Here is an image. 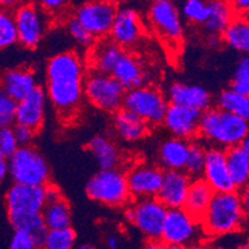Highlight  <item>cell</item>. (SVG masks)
<instances>
[{
  "instance_id": "obj_1",
  "label": "cell",
  "mask_w": 249,
  "mask_h": 249,
  "mask_svg": "<svg viewBox=\"0 0 249 249\" xmlns=\"http://www.w3.org/2000/svg\"><path fill=\"white\" fill-rule=\"evenodd\" d=\"M86 65L77 52L52 56L46 65V97L63 122L74 119L83 99Z\"/></svg>"
},
{
  "instance_id": "obj_2",
  "label": "cell",
  "mask_w": 249,
  "mask_h": 249,
  "mask_svg": "<svg viewBox=\"0 0 249 249\" xmlns=\"http://www.w3.org/2000/svg\"><path fill=\"white\" fill-rule=\"evenodd\" d=\"M247 211L238 190L214 192L207 210L200 219L207 238L222 237L238 232L246 223Z\"/></svg>"
},
{
  "instance_id": "obj_3",
  "label": "cell",
  "mask_w": 249,
  "mask_h": 249,
  "mask_svg": "<svg viewBox=\"0 0 249 249\" xmlns=\"http://www.w3.org/2000/svg\"><path fill=\"white\" fill-rule=\"evenodd\" d=\"M248 119L218 107L211 106L200 115L197 137L213 146L222 149L234 146L248 137Z\"/></svg>"
},
{
  "instance_id": "obj_4",
  "label": "cell",
  "mask_w": 249,
  "mask_h": 249,
  "mask_svg": "<svg viewBox=\"0 0 249 249\" xmlns=\"http://www.w3.org/2000/svg\"><path fill=\"white\" fill-rule=\"evenodd\" d=\"M86 194L92 201L109 207H125L133 201L126 173L119 167L99 170L86 185Z\"/></svg>"
},
{
  "instance_id": "obj_5",
  "label": "cell",
  "mask_w": 249,
  "mask_h": 249,
  "mask_svg": "<svg viewBox=\"0 0 249 249\" xmlns=\"http://www.w3.org/2000/svg\"><path fill=\"white\" fill-rule=\"evenodd\" d=\"M205 237L200 221L192 217L182 207L167 210L160 235V247H195L202 243Z\"/></svg>"
},
{
  "instance_id": "obj_6",
  "label": "cell",
  "mask_w": 249,
  "mask_h": 249,
  "mask_svg": "<svg viewBox=\"0 0 249 249\" xmlns=\"http://www.w3.org/2000/svg\"><path fill=\"white\" fill-rule=\"evenodd\" d=\"M167 208L156 197L134 200L125 206L126 221L130 222L150 242V247H160V235L166 217Z\"/></svg>"
},
{
  "instance_id": "obj_7",
  "label": "cell",
  "mask_w": 249,
  "mask_h": 249,
  "mask_svg": "<svg viewBox=\"0 0 249 249\" xmlns=\"http://www.w3.org/2000/svg\"><path fill=\"white\" fill-rule=\"evenodd\" d=\"M8 159L9 175L14 182L45 186L51 180L49 162L35 146H19Z\"/></svg>"
},
{
  "instance_id": "obj_8",
  "label": "cell",
  "mask_w": 249,
  "mask_h": 249,
  "mask_svg": "<svg viewBox=\"0 0 249 249\" xmlns=\"http://www.w3.org/2000/svg\"><path fill=\"white\" fill-rule=\"evenodd\" d=\"M125 88L110 73L92 71L86 73L83 96L93 107L107 113L117 112L123 107Z\"/></svg>"
},
{
  "instance_id": "obj_9",
  "label": "cell",
  "mask_w": 249,
  "mask_h": 249,
  "mask_svg": "<svg viewBox=\"0 0 249 249\" xmlns=\"http://www.w3.org/2000/svg\"><path fill=\"white\" fill-rule=\"evenodd\" d=\"M167 106L166 96L153 86L142 85L125 90L124 94L123 107L145 121L150 128L162 123Z\"/></svg>"
},
{
  "instance_id": "obj_10",
  "label": "cell",
  "mask_w": 249,
  "mask_h": 249,
  "mask_svg": "<svg viewBox=\"0 0 249 249\" xmlns=\"http://www.w3.org/2000/svg\"><path fill=\"white\" fill-rule=\"evenodd\" d=\"M14 11L18 42L28 50L40 46L52 20L35 1H24Z\"/></svg>"
},
{
  "instance_id": "obj_11",
  "label": "cell",
  "mask_w": 249,
  "mask_h": 249,
  "mask_svg": "<svg viewBox=\"0 0 249 249\" xmlns=\"http://www.w3.org/2000/svg\"><path fill=\"white\" fill-rule=\"evenodd\" d=\"M117 10V0H88L76 9L73 17L99 40L109 36Z\"/></svg>"
},
{
  "instance_id": "obj_12",
  "label": "cell",
  "mask_w": 249,
  "mask_h": 249,
  "mask_svg": "<svg viewBox=\"0 0 249 249\" xmlns=\"http://www.w3.org/2000/svg\"><path fill=\"white\" fill-rule=\"evenodd\" d=\"M149 24L154 33L165 44L173 47L178 46L183 37V25L181 13L175 1H159L151 3L148 11Z\"/></svg>"
},
{
  "instance_id": "obj_13",
  "label": "cell",
  "mask_w": 249,
  "mask_h": 249,
  "mask_svg": "<svg viewBox=\"0 0 249 249\" xmlns=\"http://www.w3.org/2000/svg\"><path fill=\"white\" fill-rule=\"evenodd\" d=\"M8 216L40 213L46 203L45 186L14 182L5 195Z\"/></svg>"
},
{
  "instance_id": "obj_14",
  "label": "cell",
  "mask_w": 249,
  "mask_h": 249,
  "mask_svg": "<svg viewBox=\"0 0 249 249\" xmlns=\"http://www.w3.org/2000/svg\"><path fill=\"white\" fill-rule=\"evenodd\" d=\"M144 35L142 18L135 9L124 6L118 8L110 29V40L123 50L134 49Z\"/></svg>"
},
{
  "instance_id": "obj_15",
  "label": "cell",
  "mask_w": 249,
  "mask_h": 249,
  "mask_svg": "<svg viewBox=\"0 0 249 249\" xmlns=\"http://www.w3.org/2000/svg\"><path fill=\"white\" fill-rule=\"evenodd\" d=\"M164 169L158 165L137 164L126 173L129 192L133 200L156 197L161 186Z\"/></svg>"
},
{
  "instance_id": "obj_16",
  "label": "cell",
  "mask_w": 249,
  "mask_h": 249,
  "mask_svg": "<svg viewBox=\"0 0 249 249\" xmlns=\"http://www.w3.org/2000/svg\"><path fill=\"white\" fill-rule=\"evenodd\" d=\"M201 113L194 108L169 103L161 124L173 137L192 140L197 137Z\"/></svg>"
},
{
  "instance_id": "obj_17",
  "label": "cell",
  "mask_w": 249,
  "mask_h": 249,
  "mask_svg": "<svg viewBox=\"0 0 249 249\" xmlns=\"http://www.w3.org/2000/svg\"><path fill=\"white\" fill-rule=\"evenodd\" d=\"M201 178L210 185L214 192H226L235 190L231 178L226 159V149L218 146L206 148L205 164Z\"/></svg>"
},
{
  "instance_id": "obj_18",
  "label": "cell",
  "mask_w": 249,
  "mask_h": 249,
  "mask_svg": "<svg viewBox=\"0 0 249 249\" xmlns=\"http://www.w3.org/2000/svg\"><path fill=\"white\" fill-rule=\"evenodd\" d=\"M46 92L40 86H36L28 96L17 102L15 123L26 125L38 133L44 126L46 115Z\"/></svg>"
},
{
  "instance_id": "obj_19",
  "label": "cell",
  "mask_w": 249,
  "mask_h": 249,
  "mask_svg": "<svg viewBox=\"0 0 249 249\" xmlns=\"http://www.w3.org/2000/svg\"><path fill=\"white\" fill-rule=\"evenodd\" d=\"M191 180L183 170H164L161 186L156 198L167 210L182 207Z\"/></svg>"
},
{
  "instance_id": "obj_20",
  "label": "cell",
  "mask_w": 249,
  "mask_h": 249,
  "mask_svg": "<svg viewBox=\"0 0 249 249\" xmlns=\"http://www.w3.org/2000/svg\"><path fill=\"white\" fill-rule=\"evenodd\" d=\"M36 86V73L30 67L8 70L0 76V92L17 102L28 96Z\"/></svg>"
},
{
  "instance_id": "obj_21",
  "label": "cell",
  "mask_w": 249,
  "mask_h": 249,
  "mask_svg": "<svg viewBox=\"0 0 249 249\" xmlns=\"http://www.w3.org/2000/svg\"><path fill=\"white\" fill-rule=\"evenodd\" d=\"M166 98L169 103L180 104L200 112L212 106V96L206 88L181 82H175L170 86Z\"/></svg>"
},
{
  "instance_id": "obj_22",
  "label": "cell",
  "mask_w": 249,
  "mask_h": 249,
  "mask_svg": "<svg viewBox=\"0 0 249 249\" xmlns=\"http://www.w3.org/2000/svg\"><path fill=\"white\" fill-rule=\"evenodd\" d=\"M228 171L235 190L248 187L249 181V138H244L239 144L226 149Z\"/></svg>"
},
{
  "instance_id": "obj_23",
  "label": "cell",
  "mask_w": 249,
  "mask_h": 249,
  "mask_svg": "<svg viewBox=\"0 0 249 249\" xmlns=\"http://www.w3.org/2000/svg\"><path fill=\"white\" fill-rule=\"evenodd\" d=\"M113 114H114L113 125H114L115 133L124 142H138V140L144 139L150 132L149 124L126 108H119Z\"/></svg>"
},
{
  "instance_id": "obj_24",
  "label": "cell",
  "mask_w": 249,
  "mask_h": 249,
  "mask_svg": "<svg viewBox=\"0 0 249 249\" xmlns=\"http://www.w3.org/2000/svg\"><path fill=\"white\" fill-rule=\"evenodd\" d=\"M89 49L88 62L90 67L94 71L103 72V73H112L115 63L124 53V50L119 45L107 37L99 38L98 41L96 40V42Z\"/></svg>"
},
{
  "instance_id": "obj_25",
  "label": "cell",
  "mask_w": 249,
  "mask_h": 249,
  "mask_svg": "<svg viewBox=\"0 0 249 249\" xmlns=\"http://www.w3.org/2000/svg\"><path fill=\"white\" fill-rule=\"evenodd\" d=\"M110 74L125 88V90L144 85L146 77L142 61L132 53H126L125 51L115 63Z\"/></svg>"
},
{
  "instance_id": "obj_26",
  "label": "cell",
  "mask_w": 249,
  "mask_h": 249,
  "mask_svg": "<svg viewBox=\"0 0 249 249\" xmlns=\"http://www.w3.org/2000/svg\"><path fill=\"white\" fill-rule=\"evenodd\" d=\"M214 191L202 178H195L190 182L189 191L182 208L200 221L213 197Z\"/></svg>"
},
{
  "instance_id": "obj_27",
  "label": "cell",
  "mask_w": 249,
  "mask_h": 249,
  "mask_svg": "<svg viewBox=\"0 0 249 249\" xmlns=\"http://www.w3.org/2000/svg\"><path fill=\"white\" fill-rule=\"evenodd\" d=\"M190 142L171 137L162 142L159 148V166L164 170H183L189 154Z\"/></svg>"
},
{
  "instance_id": "obj_28",
  "label": "cell",
  "mask_w": 249,
  "mask_h": 249,
  "mask_svg": "<svg viewBox=\"0 0 249 249\" xmlns=\"http://www.w3.org/2000/svg\"><path fill=\"white\" fill-rule=\"evenodd\" d=\"M87 148L94 156L101 169H112L119 167L121 165V151L108 137L96 135L88 142Z\"/></svg>"
},
{
  "instance_id": "obj_29",
  "label": "cell",
  "mask_w": 249,
  "mask_h": 249,
  "mask_svg": "<svg viewBox=\"0 0 249 249\" xmlns=\"http://www.w3.org/2000/svg\"><path fill=\"white\" fill-rule=\"evenodd\" d=\"M208 17L202 24L206 33L222 34L237 15L230 0H208Z\"/></svg>"
},
{
  "instance_id": "obj_30",
  "label": "cell",
  "mask_w": 249,
  "mask_h": 249,
  "mask_svg": "<svg viewBox=\"0 0 249 249\" xmlns=\"http://www.w3.org/2000/svg\"><path fill=\"white\" fill-rule=\"evenodd\" d=\"M41 214L47 230L66 228L71 227L72 225L71 206L65 196H61L56 200L46 201Z\"/></svg>"
},
{
  "instance_id": "obj_31",
  "label": "cell",
  "mask_w": 249,
  "mask_h": 249,
  "mask_svg": "<svg viewBox=\"0 0 249 249\" xmlns=\"http://www.w3.org/2000/svg\"><path fill=\"white\" fill-rule=\"evenodd\" d=\"M222 41L227 46L242 53L249 51V22L247 17L235 15L222 31Z\"/></svg>"
},
{
  "instance_id": "obj_32",
  "label": "cell",
  "mask_w": 249,
  "mask_h": 249,
  "mask_svg": "<svg viewBox=\"0 0 249 249\" xmlns=\"http://www.w3.org/2000/svg\"><path fill=\"white\" fill-rule=\"evenodd\" d=\"M10 225L14 230H21L31 235L35 241L36 248H44L47 227L45 225L41 212L40 213H26L18 216H9Z\"/></svg>"
},
{
  "instance_id": "obj_33",
  "label": "cell",
  "mask_w": 249,
  "mask_h": 249,
  "mask_svg": "<svg viewBox=\"0 0 249 249\" xmlns=\"http://www.w3.org/2000/svg\"><path fill=\"white\" fill-rule=\"evenodd\" d=\"M216 104L219 109L249 119V96L247 94L238 93L232 88H227L219 92Z\"/></svg>"
},
{
  "instance_id": "obj_34",
  "label": "cell",
  "mask_w": 249,
  "mask_h": 249,
  "mask_svg": "<svg viewBox=\"0 0 249 249\" xmlns=\"http://www.w3.org/2000/svg\"><path fill=\"white\" fill-rule=\"evenodd\" d=\"M18 44L14 11L0 8V51Z\"/></svg>"
},
{
  "instance_id": "obj_35",
  "label": "cell",
  "mask_w": 249,
  "mask_h": 249,
  "mask_svg": "<svg viewBox=\"0 0 249 249\" xmlns=\"http://www.w3.org/2000/svg\"><path fill=\"white\" fill-rule=\"evenodd\" d=\"M77 242V234L71 227L49 230L45 237L44 248L46 249H72Z\"/></svg>"
},
{
  "instance_id": "obj_36",
  "label": "cell",
  "mask_w": 249,
  "mask_h": 249,
  "mask_svg": "<svg viewBox=\"0 0 249 249\" xmlns=\"http://www.w3.org/2000/svg\"><path fill=\"white\" fill-rule=\"evenodd\" d=\"M206 156V146L201 142H190L189 154L183 171L187 174L191 178H201L203 170V164H205Z\"/></svg>"
},
{
  "instance_id": "obj_37",
  "label": "cell",
  "mask_w": 249,
  "mask_h": 249,
  "mask_svg": "<svg viewBox=\"0 0 249 249\" xmlns=\"http://www.w3.org/2000/svg\"><path fill=\"white\" fill-rule=\"evenodd\" d=\"M208 0H183L182 11L186 21L195 25H202L208 17Z\"/></svg>"
},
{
  "instance_id": "obj_38",
  "label": "cell",
  "mask_w": 249,
  "mask_h": 249,
  "mask_svg": "<svg viewBox=\"0 0 249 249\" xmlns=\"http://www.w3.org/2000/svg\"><path fill=\"white\" fill-rule=\"evenodd\" d=\"M230 88L238 93L249 96V58L247 55H244L239 60L238 65L235 67L234 76H233Z\"/></svg>"
},
{
  "instance_id": "obj_39",
  "label": "cell",
  "mask_w": 249,
  "mask_h": 249,
  "mask_svg": "<svg viewBox=\"0 0 249 249\" xmlns=\"http://www.w3.org/2000/svg\"><path fill=\"white\" fill-rule=\"evenodd\" d=\"M66 28L70 36L73 38L74 41L78 45H81V46L86 47V49H89L96 42V38L92 36V34L74 17L69 18L66 20Z\"/></svg>"
},
{
  "instance_id": "obj_40",
  "label": "cell",
  "mask_w": 249,
  "mask_h": 249,
  "mask_svg": "<svg viewBox=\"0 0 249 249\" xmlns=\"http://www.w3.org/2000/svg\"><path fill=\"white\" fill-rule=\"evenodd\" d=\"M15 114H17V101L0 92V128L14 125Z\"/></svg>"
},
{
  "instance_id": "obj_41",
  "label": "cell",
  "mask_w": 249,
  "mask_h": 249,
  "mask_svg": "<svg viewBox=\"0 0 249 249\" xmlns=\"http://www.w3.org/2000/svg\"><path fill=\"white\" fill-rule=\"evenodd\" d=\"M35 3L49 15L50 19H57L65 15L70 0H35Z\"/></svg>"
},
{
  "instance_id": "obj_42",
  "label": "cell",
  "mask_w": 249,
  "mask_h": 249,
  "mask_svg": "<svg viewBox=\"0 0 249 249\" xmlns=\"http://www.w3.org/2000/svg\"><path fill=\"white\" fill-rule=\"evenodd\" d=\"M18 148H19V144L15 138L13 126L0 128V153L9 158L17 151Z\"/></svg>"
},
{
  "instance_id": "obj_43",
  "label": "cell",
  "mask_w": 249,
  "mask_h": 249,
  "mask_svg": "<svg viewBox=\"0 0 249 249\" xmlns=\"http://www.w3.org/2000/svg\"><path fill=\"white\" fill-rule=\"evenodd\" d=\"M11 249H35L36 244L29 233L21 230H14V234L10 241Z\"/></svg>"
},
{
  "instance_id": "obj_44",
  "label": "cell",
  "mask_w": 249,
  "mask_h": 249,
  "mask_svg": "<svg viewBox=\"0 0 249 249\" xmlns=\"http://www.w3.org/2000/svg\"><path fill=\"white\" fill-rule=\"evenodd\" d=\"M13 129H14V134L15 138H17V142L19 144V146H26L31 145L33 144V140L35 139L36 134L37 133L34 132L33 129L29 128L26 125H21V124L15 123L13 125Z\"/></svg>"
},
{
  "instance_id": "obj_45",
  "label": "cell",
  "mask_w": 249,
  "mask_h": 249,
  "mask_svg": "<svg viewBox=\"0 0 249 249\" xmlns=\"http://www.w3.org/2000/svg\"><path fill=\"white\" fill-rule=\"evenodd\" d=\"M234 9L235 14L247 17L249 10V0H230Z\"/></svg>"
},
{
  "instance_id": "obj_46",
  "label": "cell",
  "mask_w": 249,
  "mask_h": 249,
  "mask_svg": "<svg viewBox=\"0 0 249 249\" xmlns=\"http://www.w3.org/2000/svg\"><path fill=\"white\" fill-rule=\"evenodd\" d=\"M9 175V159L0 153V185L5 181Z\"/></svg>"
},
{
  "instance_id": "obj_47",
  "label": "cell",
  "mask_w": 249,
  "mask_h": 249,
  "mask_svg": "<svg viewBox=\"0 0 249 249\" xmlns=\"http://www.w3.org/2000/svg\"><path fill=\"white\" fill-rule=\"evenodd\" d=\"M206 44L211 47V49H218V47L223 44L221 34L207 33V36H206Z\"/></svg>"
},
{
  "instance_id": "obj_48",
  "label": "cell",
  "mask_w": 249,
  "mask_h": 249,
  "mask_svg": "<svg viewBox=\"0 0 249 249\" xmlns=\"http://www.w3.org/2000/svg\"><path fill=\"white\" fill-rule=\"evenodd\" d=\"M25 0H0V8L8 9V10H15Z\"/></svg>"
},
{
  "instance_id": "obj_49",
  "label": "cell",
  "mask_w": 249,
  "mask_h": 249,
  "mask_svg": "<svg viewBox=\"0 0 249 249\" xmlns=\"http://www.w3.org/2000/svg\"><path fill=\"white\" fill-rule=\"evenodd\" d=\"M106 246L110 249H117L121 247V242L118 239L117 235L112 234V235H108L107 239H106Z\"/></svg>"
},
{
  "instance_id": "obj_50",
  "label": "cell",
  "mask_w": 249,
  "mask_h": 249,
  "mask_svg": "<svg viewBox=\"0 0 249 249\" xmlns=\"http://www.w3.org/2000/svg\"><path fill=\"white\" fill-rule=\"evenodd\" d=\"M74 247H77V248H80V249H92V248H94V246L93 244H80V246H74Z\"/></svg>"
},
{
  "instance_id": "obj_51",
  "label": "cell",
  "mask_w": 249,
  "mask_h": 249,
  "mask_svg": "<svg viewBox=\"0 0 249 249\" xmlns=\"http://www.w3.org/2000/svg\"><path fill=\"white\" fill-rule=\"evenodd\" d=\"M151 3H159V1H175V0H150Z\"/></svg>"
}]
</instances>
